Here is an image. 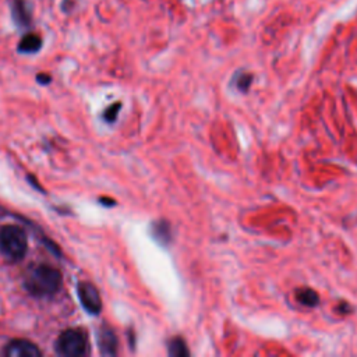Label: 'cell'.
<instances>
[{
  "instance_id": "cell-1",
  "label": "cell",
  "mask_w": 357,
  "mask_h": 357,
  "mask_svg": "<svg viewBox=\"0 0 357 357\" xmlns=\"http://www.w3.org/2000/svg\"><path fill=\"white\" fill-rule=\"evenodd\" d=\"M24 286L32 296H53L61 286V273L50 265H36L28 271Z\"/></svg>"
},
{
  "instance_id": "cell-2",
  "label": "cell",
  "mask_w": 357,
  "mask_h": 357,
  "mask_svg": "<svg viewBox=\"0 0 357 357\" xmlns=\"http://www.w3.org/2000/svg\"><path fill=\"white\" fill-rule=\"evenodd\" d=\"M28 248L26 234L17 225H6L0 229V251L11 261L24 258Z\"/></svg>"
},
{
  "instance_id": "cell-3",
  "label": "cell",
  "mask_w": 357,
  "mask_h": 357,
  "mask_svg": "<svg viewBox=\"0 0 357 357\" xmlns=\"http://www.w3.org/2000/svg\"><path fill=\"white\" fill-rule=\"evenodd\" d=\"M86 349H88L86 335L82 329H77V328L64 331L56 342L57 353L64 357H81L86 353Z\"/></svg>"
},
{
  "instance_id": "cell-4",
  "label": "cell",
  "mask_w": 357,
  "mask_h": 357,
  "mask_svg": "<svg viewBox=\"0 0 357 357\" xmlns=\"http://www.w3.org/2000/svg\"><path fill=\"white\" fill-rule=\"evenodd\" d=\"M77 289H78V297L82 307L89 314H93V315L99 314L102 310V300L96 287L88 282H81L78 283Z\"/></svg>"
},
{
  "instance_id": "cell-5",
  "label": "cell",
  "mask_w": 357,
  "mask_h": 357,
  "mask_svg": "<svg viewBox=\"0 0 357 357\" xmlns=\"http://www.w3.org/2000/svg\"><path fill=\"white\" fill-rule=\"evenodd\" d=\"M3 354L6 357H40L39 347L26 339H14L6 344Z\"/></svg>"
},
{
  "instance_id": "cell-6",
  "label": "cell",
  "mask_w": 357,
  "mask_h": 357,
  "mask_svg": "<svg viewBox=\"0 0 357 357\" xmlns=\"http://www.w3.org/2000/svg\"><path fill=\"white\" fill-rule=\"evenodd\" d=\"M11 14L14 22L20 28H26L31 25V7L25 0H13Z\"/></svg>"
},
{
  "instance_id": "cell-7",
  "label": "cell",
  "mask_w": 357,
  "mask_h": 357,
  "mask_svg": "<svg viewBox=\"0 0 357 357\" xmlns=\"http://www.w3.org/2000/svg\"><path fill=\"white\" fill-rule=\"evenodd\" d=\"M99 349L102 354H106V356H114L117 353L116 335L107 326H102V329L99 331Z\"/></svg>"
},
{
  "instance_id": "cell-8",
  "label": "cell",
  "mask_w": 357,
  "mask_h": 357,
  "mask_svg": "<svg viewBox=\"0 0 357 357\" xmlns=\"http://www.w3.org/2000/svg\"><path fill=\"white\" fill-rule=\"evenodd\" d=\"M40 47H42V39L36 33L24 35L18 43V50L21 53H36Z\"/></svg>"
},
{
  "instance_id": "cell-9",
  "label": "cell",
  "mask_w": 357,
  "mask_h": 357,
  "mask_svg": "<svg viewBox=\"0 0 357 357\" xmlns=\"http://www.w3.org/2000/svg\"><path fill=\"white\" fill-rule=\"evenodd\" d=\"M297 301L305 307H315L318 304V294L310 287H300L294 291Z\"/></svg>"
},
{
  "instance_id": "cell-10",
  "label": "cell",
  "mask_w": 357,
  "mask_h": 357,
  "mask_svg": "<svg viewBox=\"0 0 357 357\" xmlns=\"http://www.w3.org/2000/svg\"><path fill=\"white\" fill-rule=\"evenodd\" d=\"M152 234L159 243L166 244L170 240V227L166 222H155L152 226Z\"/></svg>"
},
{
  "instance_id": "cell-11",
  "label": "cell",
  "mask_w": 357,
  "mask_h": 357,
  "mask_svg": "<svg viewBox=\"0 0 357 357\" xmlns=\"http://www.w3.org/2000/svg\"><path fill=\"white\" fill-rule=\"evenodd\" d=\"M169 354L173 356V357H185L188 356V349L184 343V340L181 337H173L170 342H169Z\"/></svg>"
},
{
  "instance_id": "cell-12",
  "label": "cell",
  "mask_w": 357,
  "mask_h": 357,
  "mask_svg": "<svg viewBox=\"0 0 357 357\" xmlns=\"http://www.w3.org/2000/svg\"><path fill=\"white\" fill-rule=\"evenodd\" d=\"M120 106H121L120 103H113L112 106H109V107L106 109V112L103 113L105 120H106V121H109V123L114 121V120H116V116H117V113H119Z\"/></svg>"
},
{
  "instance_id": "cell-13",
  "label": "cell",
  "mask_w": 357,
  "mask_h": 357,
  "mask_svg": "<svg viewBox=\"0 0 357 357\" xmlns=\"http://www.w3.org/2000/svg\"><path fill=\"white\" fill-rule=\"evenodd\" d=\"M251 81H252V77H251L250 74L241 73V74L238 75V78H237V86H238V89L245 91V89L250 86Z\"/></svg>"
},
{
  "instance_id": "cell-14",
  "label": "cell",
  "mask_w": 357,
  "mask_h": 357,
  "mask_svg": "<svg viewBox=\"0 0 357 357\" xmlns=\"http://www.w3.org/2000/svg\"><path fill=\"white\" fill-rule=\"evenodd\" d=\"M38 81L42 82V84H47L50 81V77L47 74H38Z\"/></svg>"
}]
</instances>
